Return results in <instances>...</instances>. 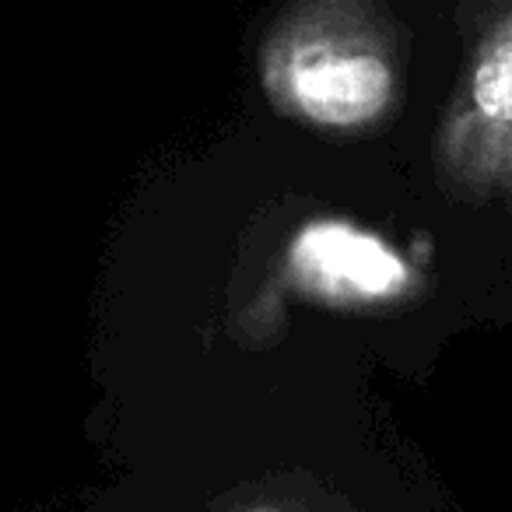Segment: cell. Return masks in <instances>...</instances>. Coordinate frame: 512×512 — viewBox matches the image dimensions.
<instances>
[{
	"label": "cell",
	"mask_w": 512,
	"mask_h": 512,
	"mask_svg": "<svg viewBox=\"0 0 512 512\" xmlns=\"http://www.w3.org/2000/svg\"><path fill=\"white\" fill-rule=\"evenodd\" d=\"M264 95L281 116L327 134L386 120L404 85V39L369 0H309L274 18L260 43Z\"/></svg>",
	"instance_id": "cell-1"
},
{
	"label": "cell",
	"mask_w": 512,
	"mask_h": 512,
	"mask_svg": "<svg viewBox=\"0 0 512 512\" xmlns=\"http://www.w3.org/2000/svg\"><path fill=\"white\" fill-rule=\"evenodd\" d=\"M435 169L460 200L512 204V4L477 29L435 134Z\"/></svg>",
	"instance_id": "cell-2"
},
{
	"label": "cell",
	"mask_w": 512,
	"mask_h": 512,
	"mask_svg": "<svg viewBox=\"0 0 512 512\" xmlns=\"http://www.w3.org/2000/svg\"><path fill=\"white\" fill-rule=\"evenodd\" d=\"M285 285L344 313L400 306L421 288V274L369 228L351 221H309L288 242Z\"/></svg>",
	"instance_id": "cell-3"
},
{
	"label": "cell",
	"mask_w": 512,
	"mask_h": 512,
	"mask_svg": "<svg viewBox=\"0 0 512 512\" xmlns=\"http://www.w3.org/2000/svg\"><path fill=\"white\" fill-rule=\"evenodd\" d=\"M256 512H271V509H256Z\"/></svg>",
	"instance_id": "cell-4"
}]
</instances>
